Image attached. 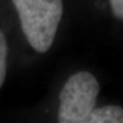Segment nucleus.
I'll return each instance as SVG.
<instances>
[{
    "mask_svg": "<svg viewBox=\"0 0 123 123\" xmlns=\"http://www.w3.org/2000/svg\"><path fill=\"white\" fill-rule=\"evenodd\" d=\"M23 34L32 49L48 52L63 16V0H12Z\"/></svg>",
    "mask_w": 123,
    "mask_h": 123,
    "instance_id": "obj_1",
    "label": "nucleus"
},
{
    "mask_svg": "<svg viewBox=\"0 0 123 123\" xmlns=\"http://www.w3.org/2000/svg\"><path fill=\"white\" fill-rule=\"evenodd\" d=\"M99 83L88 71L71 75L59 93L57 119L60 123H83L97 103Z\"/></svg>",
    "mask_w": 123,
    "mask_h": 123,
    "instance_id": "obj_2",
    "label": "nucleus"
},
{
    "mask_svg": "<svg viewBox=\"0 0 123 123\" xmlns=\"http://www.w3.org/2000/svg\"><path fill=\"white\" fill-rule=\"evenodd\" d=\"M83 123H123V109L118 105L95 108Z\"/></svg>",
    "mask_w": 123,
    "mask_h": 123,
    "instance_id": "obj_3",
    "label": "nucleus"
},
{
    "mask_svg": "<svg viewBox=\"0 0 123 123\" xmlns=\"http://www.w3.org/2000/svg\"><path fill=\"white\" fill-rule=\"evenodd\" d=\"M8 46L5 34L0 30V88L3 86L6 76Z\"/></svg>",
    "mask_w": 123,
    "mask_h": 123,
    "instance_id": "obj_4",
    "label": "nucleus"
},
{
    "mask_svg": "<svg viewBox=\"0 0 123 123\" xmlns=\"http://www.w3.org/2000/svg\"><path fill=\"white\" fill-rule=\"evenodd\" d=\"M110 6L113 17L123 22V0H110Z\"/></svg>",
    "mask_w": 123,
    "mask_h": 123,
    "instance_id": "obj_5",
    "label": "nucleus"
}]
</instances>
